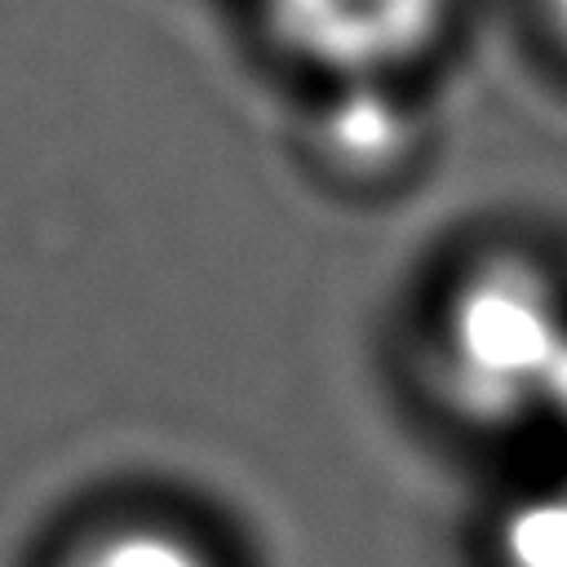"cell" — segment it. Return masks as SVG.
<instances>
[{"label": "cell", "mask_w": 567, "mask_h": 567, "mask_svg": "<svg viewBox=\"0 0 567 567\" xmlns=\"http://www.w3.org/2000/svg\"><path fill=\"white\" fill-rule=\"evenodd\" d=\"M505 567H567V483L536 492L505 514Z\"/></svg>", "instance_id": "cell-5"}, {"label": "cell", "mask_w": 567, "mask_h": 567, "mask_svg": "<svg viewBox=\"0 0 567 567\" xmlns=\"http://www.w3.org/2000/svg\"><path fill=\"white\" fill-rule=\"evenodd\" d=\"M532 13L549 40V49L567 62V0H532Z\"/></svg>", "instance_id": "cell-6"}, {"label": "cell", "mask_w": 567, "mask_h": 567, "mask_svg": "<svg viewBox=\"0 0 567 567\" xmlns=\"http://www.w3.org/2000/svg\"><path fill=\"white\" fill-rule=\"evenodd\" d=\"M545 425H549V430L563 439V447H567V372H563V385H558V394H554V403H549Z\"/></svg>", "instance_id": "cell-7"}, {"label": "cell", "mask_w": 567, "mask_h": 567, "mask_svg": "<svg viewBox=\"0 0 567 567\" xmlns=\"http://www.w3.org/2000/svg\"><path fill=\"white\" fill-rule=\"evenodd\" d=\"M430 146V115L408 80L323 84L310 115V151L319 168L354 190L399 186Z\"/></svg>", "instance_id": "cell-3"}, {"label": "cell", "mask_w": 567, "mask_h": 567, "mask_svg": "<svg viewBox=\"0 0 567 567\" xmlns=\"http://www.w3.org/2000/svg\"><path fill=\"white\" fill-rule=\"evenodd\" d=\"M461 0H261L270 44L319 84L408 80L447 44Z\"/></svg>", "instance_id": "cell-2"}, {"label": "cell", "mask_w": 567, "mask_h": 567, "mask_svg": "<svg viewBox=\"0 0 567 567\" xmlns=\"http://www.w3.org/2000/svg\"><path fill=\"white\" fill-rule=\"evenodd\" d=\"M425 363L439 403L465 425L545 421L567 372V284L523 248L465 257L434 292Z\"/></svg>", "instance_id": "cell-1"}, {"label": "cell", "mask_w": 567, "mask_h": 567, "mask_svg": "<svg viewBox=\"0 0 567 567\" xmlns=\"http://www.w3.org/2000/svg\"><path fill=\"white\" fill-rule=\"evenodd\" d=\"M66 567H217L204 545L173 527L128 523L97 540H89Z\"/></svg>", "instance_id": "cell-4"}]
</instances>
